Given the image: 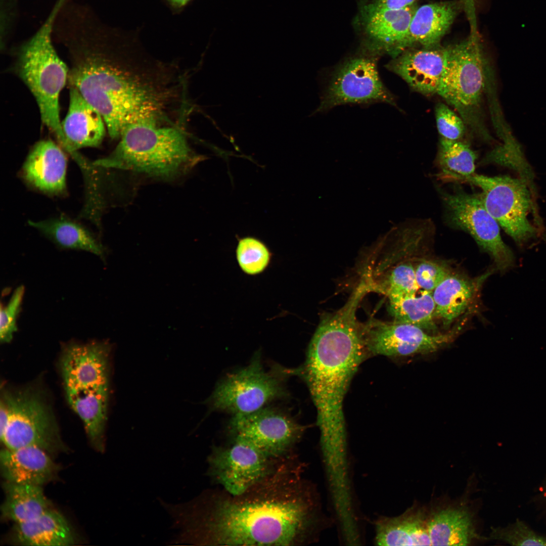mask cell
I'll return each mask as SVG.
<instances>
[{"label":"cell","instance_id":"6da1fadb","mask_svg":"<svg viewBox=\"0 0 546 546\" xmlns=\"http://www.w3.org/2000/svg\"><path fill=\"white\" fill-rule=\"evenodd\" d=\"M53 36L66 49L68 81L101 114L110 137L130 125H160L178 97V80L136 41L108 26L89 6L75 3L57 17Z\"/></svg>","mask_w":546,"mask_h":546},{"label":"cell","instance_id":"7a4b0ae2","mask_svg":"<svg viewBox=\"0 0 546 546\" xmlns=\"http://www.w3.org/2000/svg\"><path fill=\"white\" fill-rule=\"evenodd\" d=\"M299 473L272 472L233 498L214 499L204 493L181 503L176 516L181 541L291 545L315 539L327 522L315 490Z\"/></svg>","mask_w":546,"mask_h":546},{"label":"cell","instance_id":"3957f363","mask_svg":"<svg viewBox=\"0 0 546 546\" xmlns=\"http://www.w3.org/2000/svg\"><path fill=\"white\" fill-rule=\"evenodd\" d=\"M361 300L352 293L343 307L322 316L300 370L316 408L322 448L347 446L344 399L359 366L370 355L355 315Z\"/></svg>","mask_w":546,"mask_h":546},{"label":"cell","instance_id":"277c9868","mask_svg":"<svg viewBox=\"0 0 546 546\" xmlns=\"http://www.w3.org/2000/svg\"><path fill=\"white\" fill-rule=\"evenodd\" d=\"M111 351L105 341L72 342L63 347L59 361L67 400L82 420L90 443L101 452L105 449Z\"/></svg>","mask_w":546,"mask_h":546},{"label":"cell","instance_id":"5b68a950","mask_svg":"<svg viewBox=\"0 0 546 546\" xmlns=\"http://www.w3.org/2000/svg\"><path fill=\"white\" fill-rule=\"evenodd\" d=\"M120 138L111 155L93 164L170 179L186 174L201 159L174 127L135 124L127 127Z\"/></svg>","mask_w":546,"mask_h":546},{"label":"cell","instance_id":"8992f818","mask_svg":"<svg viewBox=\"0 0 546 546\" xmlns=\"http://www.w3.org/2000/svg\"><path fill=\"white\" fill-rule=\"evenodd\" d=\"M65 1H56L43 24L16 52L18 74L34 97L42 122L62 146L64 137L59 102L68 80L69 68L58 55L52 39L54 21Z\"/></svg>","mask_w":546,"mask_h":546},{"label":"cell","instance_id":"52a82bcc","mask_svg":"<svg viewBox=\"0 0 546 546\" xmlns=\"http://www.w3.org/2000/svg\"><path fill=\"white\" fill-rule=\"evenodd\" d=\"M0 438L10 449L34 446L50 454L66 450L44 392L32 385L2 390Z\"/></svg>","mask_w":546,"mask_h":546},{"label":"cell","instance_id":"ba28073f","mask_svg":"<svg viewBox=\"0 0 546 546\" xmlns=\"http://www.w3.org/2000/svg\"><path fill=\"white\" fill-rule=\"evenodd\" d=\"M485 60L479 36H469L446 47L445 64L437 94L459 113L465 123L489 139L482 113Z\"/></svg>","mask_w":546,"mask_h":546},{"label":"cell","instance_id":"9c48e42d","mask_svg":"<svg viewBox=\"0 0 546 546\" xmlns=\"http://www.w3.org/2000/svg\"><path fill=\"white\" fill-rule=\"evenodd\" d=\"M480 188L484 205L499 225L519 245L535 237L536 231L527 215L531 199L524 178L474 173L460 178Z\"/></svg>","mask_w":546,"mask_h":546},{"label":"cell","instance_id":"30bf717a","mask_svg":"<svg viewBox=\"0 0 546 546\" xmlns=\"http://www.w3.org/2000/svg\"><path fill=\"white\" fill-rule=\"evenodd\" d=\"M285 395L281 376L266 371L256 356L248 366L220 381L208 402L214 410L235 415L256 411Z\"/></svg>","mask_w":546,"mask_h":546},{"label":"cell","instance_id":"8fae6325","mask_svg":"<svg viewBox=\"0 0 546 546\" xmlns=\"http://www.w3.org/2000/svg\"><path fill=\"white\" fill-rule=\"evenodd\" d=\"M442 196L451 223L469 233L491 256L501 273L512 268L514 255L503 241L499 224L485 208L481 195L457 190Z\"/></svg>","mask_w":546,"mask_h":546},{"label":"cell","instance_id":"7c38bea8","mask_svg":"<svg viewBox=\"0 0 546 546\" xmlns=\"http://www.w3.org/2000/svg\"><path fill=\"white\" fill-rule=\"evenodd\" d=\"M377 102L396 106L381 80L377 58L360 55L348 59L335 70L316 111L345 104Z\"/></svg>","mask_w":546,"mask_h":546},{"label":"cell","instance_id":"4fadbf2b","mask_svg":"<svg viewBox=\"0 0 546 546\" xmlns=\"http://www.w3.org/2000/svg\"><path fill=\"white\" fill-rule=\"evenodd\" d=\"M272 458L251 444L234 439L226 447H214L208 457V474L232 496L240 495L272 471Z\"/></svg>","mask_w":546,"mask_h":546},{"label":"cell","instance_id":"5bb4252c","mask_svg":"<svg viewBox=\"0 0 546 546\" xmlns=\"http://www.w3.org/2000/svg\"><path fill=\"white\" fill-rule=\"evenodd\" d=\"M361 328L369 354L389 357L436 351L452 342L458 332L429 334L415 325L375 318L361 324Z\"/></svg>","mask_w":546,"mask_h":546},{"label":"cell","instance_id":"9a60e30c","mask_svg":"<svg viewBox=\"0 0 546 546\" xmlns=\"http://www.w3.org/2000/svg\"><path fill=\"white\" fill-rule=\"evenodd\" d=\"M229 429L234 439L247 442L272 458L290 449L303 431L290 417L268 407L234 415Z\"/></svg>","mask_w":546,"mask_h":546},{"label":"cell","instance_id":"2e32d148","mask_svg":"<svg viewBox=\"0 0 546 546\" xmlns=\"http://www.w3.org/2000/svg\"><path fill=\"white\" fill-rule=\"evenodd\" d=\"M446 48L408 49L386 65L414 90L424 95L437 94L444 70Z\"/></svg>","mask_w":546,"mask_h":546},{"label":"cell","instance_id":"e0dca14e","mask_svg":"<svg viewBox=\"0 0 546 546\" xmlns=\"http://www.w3.org/2000/svg\"><path fill=\"white\" fill-rule=\"evenodd\" d=\"M462 5L459 1L435 2L418 7L400 48V54L412 48L431 49L440 47Z\"/></svg>","mask_w":546,"mask_h":546},{"label":"cell","instance_id":"ac0fdd59","mask_svg":"<svg viewBox=\"0 0 546 546\" xmlns=\"http://www.w3.org/2000/svg\"><path fill=\"white\" fill-rule=\"evenodd\" d=\"M105 124L100 112L76 88L70 86L68 111L61 122L64 137L62 147L74 157L79 149L98 147L105 136Z\"/></svg>","mask_w":546,"mask_h":546},{"label":"cell","instance_id":"d6986e66","mask_svg":"<svg viewBox=\"0 0 546 546\" xmlns=\"http://www.w3.org/2000/svg\"><path fill=\"white\" fill-rule=\"evenodd\" d=\"M0 468L5 481L39 486L52 480L59 470L49 453L34 446L2 449Z\"/></svg>","mask_w":546,"mask_h":546},{"label":"cell","instance_id":"ffe728a7","mask_svg":"<svg viewBox=\"0 0 546 546\" xmlns=\"http://www.w3.org/2000/svg\"><path fill=\"white\" fill-rule=\"evenodd\" d=\"M67 159L62 149L50 140L37 143L23 167L25 179L37 190L61 194L66 188Z\"/></svg>","mask_w":546,"mask_h":546},{"label":"cell","instance_id":"44dd1931","mask_svg":"<svg viewBox=\"0 0 546 546\" xmlns=\"http://www.w3.org/2000/svg\"><path fill=\"white\" fill-rule=\"evenodd\" d=\"M428 516L426 510L416 505L395 517H380L374 522L376 544L431 545Z\"/></svg>","mask_w":546,"mask_h":546},{"label":"cell","instance_id":"7402d4cb","mask_svg":"<svg viewBox=\"0 0 546 546\" xmlns=\"http://www.w3.org/2000/svg\"><path fill=\"white\" fill-rule=\"evenodd\" d=\"M417 4L400 9L376 7L372 4L365 8V24L368 35L393 57L400 54Z\"/></svg>","mask_w":546,"mask_h":546},{"label":"cell","instance_id":"603a6c76","mask_svg":"<svg viewBox=\"0 0 546 546\" xmlns=\"http://www.w3.org/2000/svg\"><path fill=\"white\" fill-rule=\"evenodd\" d=\"M11 539L16 544L29 546H67L75 542L67 520L51 509L33 520L15 524Z\"/></svg>","mask_w":546,"mask_h":546},{"label":"cell","instance_id":"cb8c5ba5","mask_svg":"<svg viewBox=\"0 0 546 546\" xmlns=\"http://www.w3.org/2000/svg\"><path fill=\"white\" fill-rule=\"evenodd\" d=\"M431 545H468L480 537L475 531L471 514L464 506H446L428 516Z\"/></svg>","mask_w":546,"mask_h":546},{"label":"cell","instance_id":"d4e9b609","mask_svg":"<svg viewBox=\"0 0 546 546\" xmlns=\"http://www.w3.org/2000/svg\"><path fill=\"white\" fill-rule=\"evenodd\" d=\"M477 283L451 273L432 291L435 318L449 326L469 306L477 291Z\"/></svg>","mask_w":546,"mask_h":546},{"label":"cell","instance_id":"484cf974","mask_svg":"<svg viewBox=\"0 0 546 546\" xmlns=\"http://www.w3.org/2000/svg\"><path fill=\"white\" fill-rule=\"evenodd\" d=\"M5 498L1 506L5 519L15 524L26 522L50 509V502L42 486L4 481Z\"/></svg>","mask_w":546,"mask_h":546},{"label":"cell","instance_id":"4316f807","mask_svg":"<svg viewBox=\"0 0 546 546\" xmlns=\"http://www.w3.org/2000/svg\"><path fill=\"white\" fill-rule=\"evenodd\" d=\"M28 224L43 234L58 246L86 251L104 258L105 250L95 236L80 224L65 218H57Z\"/></svg>","mask_w":546,"mask_h":546},{"label":"cell","instance_id":"83f0119b","mask_svg":"<svg viewBox=\"0 0 546 546\" xmlns=\"http://www.w3.org/2000/svg\"><path fill=\"white\" fill-rule=\"evenodd\" d=\"M421 290L414 294L389 298L388 310L393 321L415 325L437 334L432 292Z\"/></svg>","mask_w":546,"mask_h":546},{"label":"cell","instance_id":"f1b7e54d","mask_svg":"<svg viewBox=\"0 0 546 546\" xmlns=\"http://www.w3.org/2000/svg\"><path fill=\"white\" fill-rule=\"evenodd\" d=\"M377 280H365L370 291L379 292L388 298L414 294L420 289L415 276L414 264L400 261L377 274Z\"/></svg>","mask_w":546,"mask_h":546},{"label":"cell","instance_id":"f546056e","mask_svg":"<svg viewBox=\"0 0 546 546\" xmlns=\"http://www.w3.org/2000/svg\"><path fill=\"white\" fill-rule=\"evenodd\" d=\"M476 153L470 147L458 140L442 138L438 162L445 178L458 180L475 173Z\"/></svg>","mask_w":546,"mask_h":546},{"label":"cell","instance_id":"4dcf8cb0","mask_svg":"<svg viewBox=\"0 0 546 546\" xmlns=\"http://www.w3.org/2000/svg\"><path fill=\"white\" fill-rule=\"evenodd\" d=\"M236 257L243 272L249 275H255L262 272L267 267L271 253L260 240L252 237H246L238 241Z\"/></svg>","mask_w":546,"mask_h":546},{"label":"cell","instance_id":"1f68e13d","mask_svg":"<svg viewBox=\"0 0 546 546\" xmlns=\"http://www.w3.org/2000/svg\"><path fill=\"white\" fill-rule=\"evenodd\" d=\"M488 538L513 545H546V536L537 534L519 520L505 527L492 528Z\"/></svg>","mask_w":546,"mask_h":546},{"label":"cell","instance_id":"d6a6232c","mask_svg":"<svg viewBox=\"0 0 546 546\" xmlns=\"http://www.w3.org/2000/svg\"><path fill=\"white\" fill-rule=\"evenodd\" d=\"M25 288L21 285L13 292L6 305L1 306L0 340L2 343L10 342L17 330V318L20 311Z\"/></svg>","mask_w":546,"mask_h":546},{"label":"cell","instance_id":"836d02e7","mask_svg":"<svg viewBox=\"0 0 546 546\" xmlns=\"http://www.w3.org/2000/svg\"><path fill=\"white\" fill-rule=\"evenodd\" d=\"M414 266L417 283L426 291L432 292L451 274L448 267L433 260L422 259Z\"/></svg>","mask_w":546,"mask_h":546},{"label":"cell","instance_id":"e575fe53","mask_svg":"<svg viewBox=\"0 0 546 546\" xmlns=\"http://www.w3.org/2000/svg\"><path fill=\"white\" fill-rule=\"evenodd\" d=\"M435 117L438 130L443 138L458 140L464 134L463 120L445 104L439 103L436 105Z\"/></svg>","mask_w":546,"mask_h":546},{"label":"cell","instance_id":"d590c367","mask_svg":"<svg viewBox=\"0 0 546 546\" xmlns=\"http://www.w3.org/2000/svg\"><path fill=\"white\" fill-rule=\"evenodd\" d=\"M1 5L3 6L2 8L4 9L3 19L1 20V40L3 38L5 40L9 35L13 28L17 18V9L16 0H1Z\"/></svg>","mask_w":546,"mask_h":546},{"label":"cell","instance_id":"8d00e7d4","mask_svg":"<svg viewBox=\"0 0 546 546\" xmlns=\"http://www.w3.org/2000/svg\"><path fill=\"white\" fill-rule=\"evenodd\" d=\"M418 0H374L373 5L385 9H400L417 4Z\"/></svg>","mask_w":546,"mask_h":546},{"label":"cell","instance_id":"74e56055","mask_svg":"<svg viewBox=\"0 0 546 546\" xmlns=\"http://www.w3.org/2000/svg\"><path fill=\"white\" fill-rule=\"evenodd\" d=\"M462 4L468 23L475 25L477 23L476 0H459Z\"/></svg>","mask_w":546,"mask_h":546},{"label":"cell","instance_id":"f35d334b","mask_svg":"<svg viewBox=\"0 0 546 546\" xmlns=\"http://www.w3.org/2000/svg\"><path fill=\"white\" fill-rule=\"evenodd\" d=\"M192 0H167L171 6L174 9H181L189 4Z\"/></svg>","mask_w":546,"mask_h":546}]
</instances>
